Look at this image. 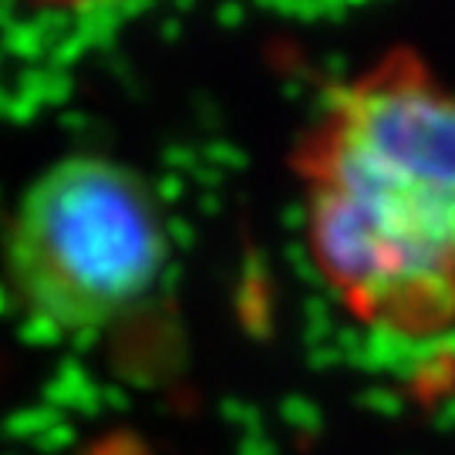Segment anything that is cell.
Masks as SVG:
<instances>
[{"instance_id": "1", "label": "cell", "mask_w": 455, "mask_h": 455, "mask_svg": "<svg viewBox=\"0 0 455 455\" xmlns=\"http://www.w3.org/2000/svg\"><path fill=\"white\" fill-rule=\"evenodd\" d=\"M314 270L371 331L455 327V88L391 48L327 88L293 146Z\"/></svg>"}, {"instance_id": "2", "label": "cell", "mask_w": 455, "mask_h": 455, "mask_svg": "<svg viewBox=\"0 0 455 455\" xmlns=\"http://www.w3.org/2000/svg\"><path fill=\"white\" fill-rule=\"evenodd\" d=\"M169 260L152 182L108 156L51 163L14 203L4 274L14 300L61 334L105 331L156 291Z\"/></svg>"}, {"instance_id": "3", "label": "cell", "mask_w": 455, "mask_h": 455, "mask_svg": "<svg viewBox=\"0 0 455 455\" xmlns=\"http://www.w3.org/2000/svg\"><path fill=\"white\" fill-rule=\"evenodd\" d=\"M28 4H44V7H75V4H88V0H28Z\"/></svg>"}]
</instances>
